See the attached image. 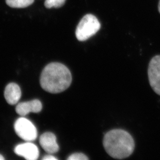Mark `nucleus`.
I'll list each match as a JSON object with an SVG mask.
<instances>
[{"label":"nucleus","instance_id":"0eeeda50","mask_svg":"<svg viewBox=\"0 0 160 160\" xmlns=\"http://www.w3.org/2000/svg\"><path fill=\"white\" fill-rule=\"evenodd\" d=\"M39 143L43 149L49 154H53L59 151V145L55 135L51 132H46L39 138Z\"/></svg>","mask_w":160,"mask_h":160},{"label":"nucleus","instance_id":"1a4fd4ad","mask_svg":"<svg viewBox=\"0 0 160 160\" xmlns=\"http://www.w3.org/2000/svg\"><path fill=\"white\" fill-rule=\"evenodd\" d=\"M4 97L9 104H17L21 97V89L19 86L15 83H9L5 89Z\"/></svg>","mask_w":160,"mask_h":160},{"label":"nucleus","instance_id":"f8f14e48","mask_svg":"<svg viewBox=\"0 0 160 160\" xmlns=\"http://www.w3.org/2000/svg\"><path fill=\"white\" fill-rule=\"evenodd\" d=\"M68 160H89L85 154L82 153H76L69 156L68 158Z\"/></svg>","mask_w":160,"mask_h":160},{"label":"nucleus","instance_id":"9d476101","mask_svg":"<svg viewBox=\"0 0 160 160\" xmlns=\"http://www.w3.org/2000/svg\"><path fill=\"white\" fill-rule=\"evenodd\" d=\"M34 1V0H6V3L11 8H21L30 6Z\"/></svg>","mask_w":160,"mask_h":160},{"label":"nucleus","instance_id":"4468645a","mask_svg":"<svg viewBox=\"0 0 160 160\" xmlns=\"http://www.w3.org/2000/svg\"><path fill=\"white\" fill-rule=\"evenodd\" d=\"M5 158L2 154H0V160H4Z\"/></svg>","mask_w":160,"mask_h":160},{"label":"nucleus","instance_id":"7ed1b4c3","mask_svg":"<svg viewBox=\"0 0 160 160\" xmlns=\"http://www.w3.org/2000/svg\"><path fill=\"white\" fill-rule=\"evenodd\" d=\"M101 28V24L97 17L87 14L82 18L76 29L75 35L79 41H85L95 35Z\"/></svg>","mask_w":160,"mask_h":160},{"label":"nucleus","instance_id":"6e6552de","mask_svg":"<svg viewBox=\"0 0 160 160\" xmlns=\"http://www.w3.org/2000/svg\"><path fill=\"white\" fill-rule=\"evenodd\" d=\"M42 109V104L38 100L19 103L16 107V112L21 116H24L30 112L38 113Z\"/></svg>","mask_w":160,"mask_h":160},{"label":"nucleus","instance_id":"9b49d317","mask_svg":"<svg viewBox=\"0 0 160 160\" xmlns=\"http://www.w3.org/2000/svg\"><path fill=\"white\" fill-rule=\"evenodd\" d=\"M67 0H46L44 3L47 8H59L63 6Z\"/></svg>","mask_w":160,"mask_h":160},{"label":"nucleus","instance_id":"f257e3e1","mask_svg":"<svg viewBox=\"0 0 160 160\" xmlns=\"http://www.w3.org/2000/svg\"><path fill=\"white\" fill-rule=\"evenodd\" d=\"M72 77L65 65L57 63L49 64L42 70L40 84L44 90L52 93L63 92L70 86Z\"/></svg>","mask_w":160,"mask_h":160},{"label":"nucleus","instance_id":"2eb2a0df","mask_svg":"<svg viewBox=\"0 0 160 160\" xmlns=\"http://www.w3.org/2000/svg\"><path fill=\"white\" fill-rule=\"evenodd\" d=\"M158 9H159V12L160 13V0L159 1V5H158Z\"/></svg>","mask_w":160,"mask_h":160},{"label":"nucleus","instance_id":"20e7f679","mask_svg":"<svg viewBox=\"0 0 160 160\" xmlns=\"http://www.w3.org/2000/svg\"><path fill=\"white\" fill-rule=\"evenodd\" d=\"M14 128L17 135L27 142L35 141L38 136L35 125L24 117L18 118L14 124Z\"/></svg>","mask_w":160,"mask_h":160},{"label":"nucleus","instance_id":"f03ea898","mask_svg":"<svg viewBox=\"0 0 160 160\" xmlns=\"http://www.w3.org/2000/svg\"><path fill=\"white\" fill-rule=\"evenodd\" d=\"M103 142L107 154L114 159L127 158L134 150L135 142L132 136L122 129L108 132L105 135Z\"/></svg>","mask_w":160,"mask_h":160},{"label":"nucleus","instance_id":"ddd939ff","mask_svg":"<svg viewBox=\"0 0 160 160\" xmlns=\"http://www.w3.org/2000/svg\"><path fill=\"white\" fill-rule=\"evenodd\" d=\"M43 160H58L57 158L54 157V156L52 155V154H48V155H46V156H44L43 158Z\"/></svg>","mask_w":160,"mask_h":160},{"label":"nucleus","instance_id":"423d86ee","mask_svg":"<svg viewBox=\"0 0 160 160\" xmlns=\"http://www.w3.org/2000/svg\"><path fill=\"white\" fill-rule=\"evenodd\" d=\"M14 151L16 154L24 158L26 160H36L39 157L38 148L30 142L17 145Z\"/></svg>","mask_w":160,"mask_h":160},{"label":"nucleus","instance_id":"39448f33","mask_svg":"<svg viewBox=\"0 0 160 160\" xmlns=\"http://www.w3.org/2000/svg\"><path fill=\"white\" fill-rule=\"evenodd\" d=\"M148 74L151 88L160 95V55L155 56L150 61Z\"/></svg>","mask_w":160,"mask_h":160}]
</instances>
